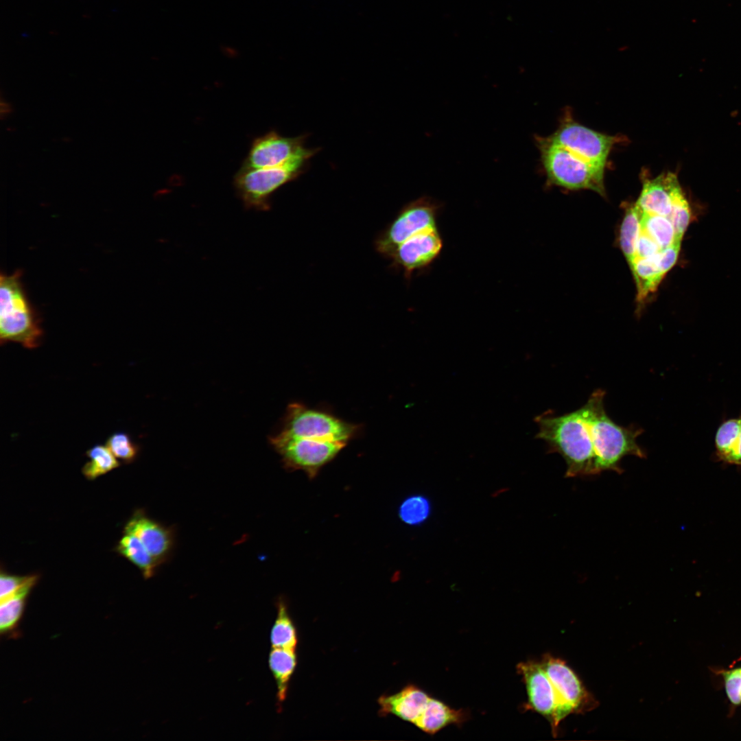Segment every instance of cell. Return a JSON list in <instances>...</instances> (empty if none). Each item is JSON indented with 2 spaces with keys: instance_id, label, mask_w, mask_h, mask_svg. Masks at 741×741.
Here are the masks:
<instances>
[{
  "instance_id": "cell-1",
  "label": "cell",
  "mask_w": 741,
  "mask_h": 741,
  "mask_svg": "<svg viewBox=\"0 0 741 741\" xmlns=\"http://www.w3.org/2000/svg\"><path fill=\"white\" fill-rule=\"evenodd\" d=\"M534 421L539 427L536 437L545 442L549 453L563 458L566 478L598 475L592 436L582 407L562 415L545 412Z\"/></svg>"
},
{
  "instance_id": "cell-2",
  "label": "cell",
  "mask_w": 741,
  "mask_h": 741,
  "mask_svg": "<svg viewBox=\"0 0 741 741\" xmlns=\"http://www.w3.org/2000/svg\"><path fill=\"white\" fill-rule=\"evenodd\" d=\"M604 396V390H596L582 408L592 436L597 474L605 471L622 473L620 462L625 456L646 458L645 451L637 443L643 430L633 425L623 427L615 423L605 411Z\"/></svg>"
},
{
  "instance_id": "cell-3",
  "label": "cell",
  "mask_w": 741,
  "mask_h": 741,
  "mask_svg": "<svg viewBox=\"0 0 741 741\" xmlns=\"http://www.w3.org/2000/svg\"><path fill=\"white\" fill-rule=\"evenodd\" d=\"M43 331L37 313L28 300L21 281V272L1 274L0 340L16 342L27 349L38 347Z\"/></svg>"
},
{
  "instance_id": "cell-4",
  "label": "cell",
  "mask_w": 741,
  "mask_h": 741,
  "mask_svg": "<svg viewBox=\"0 0 741 741\" xmlns=\"http://www.w3.org/2000/svg\"><path fill=\"white\" fill-rule=\"evenodd\" d=\"M549 183L572 190L590 189L605 196L604 168L596 166L546 138H537Z\"/></svg>"
},
{
  "instance_id": "cell-5",
  "label": "cell",
  "mask_w": 741,
  "mask_h": 741,
  "mask_svg": "<svg viewBox=\"0 0 741 741\" xmlns=\"http://www.w3.org/2000/svg\"><path fill=\"white\" fill-rule=\"evenodd\" d=\"M309 159L298 157L277 167L240 168L233 180L237 197L248 209L269 210L273 193L303 174L307 169Z\"/></svg>"
},
{
  "instance_id": "cell-6",
  "label": "cell",
  "mask_w": 741,
  "mask_h": 741,
  "mask_svg": "<svg viewBox=\"0 0 741 741\" xmlns=\"http://www.w3.org/2000/svg\"><path fill=\"white\" fill-rule=\"evenodd\" d=\"M359 429L358 425L344 421L327 412L293 403L287 408L281 430L274 436L347 443L357 435Z\"/></svg>"
},
{
  "instance_id": "cell-7",
  "label": "cell",
  "mask_w": 741,
  "mask_h": 741,
  "mask_svg": "<svg viewBox=\"0 0 741 741\" xmlns=\"http://www.w3.org/2000/svg\"><path fill=\"white\" fill-rule=\"evenodd\" d=\"M438 209V204L427 197H421L407 204L376 238V250L390 259L404 241L421 232L437 227Z\"/></svg>"
},
{
  "instance_id": "cell-8",
  "label": "cell",
  "mask_w": 741,
  "mask_h": 741,
  "mask_svg": "<svg viewBox=\"0 0 741 741\" xmlns=\"http://www.w3.org/2000/svg\"><path fill=\"white\" fill-rule=\"evenodd\" d=\"M269 440L281 456L286 469L303 471L309 479H314L346 445L344 442L276 436H270Z\"/></svg>"
},
{
  "instance_id": "cell-9",
  "label": "cell",
  "mask_w": 741,
  "mask_h": 741,
  "mask_svg": "<svg viewBox=\"0 0 741 741\" xmlns=\"http://www.w3.org/2000/svg\"><path fill=\"white\" fill-rule=\"evenodd\" d=\"M541 663L556 694L558 725L572 714H585L598 706V702L565 661L545 654Z\"/></svg>"
},
{
  "instance_id": "cell-10",
  "label": "cell",
  "mask_w": 741,
  "mask_h": 741,
  "mask_svg": "<svg viewBox=\"0 0 741 741\" xmlns=\"http://www.w3.org/2000/svg\"><path fill=\"white\" fill-rule=\"evenodd\" d=\"M307 135L283 137L272 130L255 139L241 168L256 169L277 167L298 157L311 158L318 148L305 146Z\"/></svg>"
},
{
  "instance_id": "cell-11",
  "label": "cell",
  "mask_w": 741,
  "mask_h": 741,
  "mask_svg": "<svg viewBox=\"0 0 741 741\" xmlns=\"http://www.w3.org/2000/svg\"><path fill=\"white\" fill-rule=\"evenodd\" d=\"M546 139L588 162L604 168L616 137L585 127L572 119H565Z\"/></svg>"
},
{
  "instance_id": "cell-12",
  "label": "cell",
  "mask_w": 741,
  "mask_h": 741,
  "mask_svg": "<svg viewBox=\"0 0 741 741\" xmlns=\"http://www.w3.org/2000/svg\"><path fill=\"white\" fill-rule=\"evenodd\" d=\"M522 676L527 694V709L542 715L550 722L554 736L558 731L557 723L558 702L554 687L541 662L528 661L517 666Z\"/></svg>"
},
{
  "instance_id": "cell-13",
  "label": "cell",
  "mask_w": 741,
  "mask_h": 741,
  "mask_svg": "<svg viewBox=\"0 0 741 741\" xmlns=\"http://www.w3.org/2000/svg\"><path fill=\"white\" fill-rule=\"evenodd\" d=\"M443 239L436 228L421 232L401 243L390 259L394 268L401 269L406 278L427 268L439 256Z\"/></svg>"
},
{
  "instance_id": "cell-14",
  "label": "cell",
  "mask_w": 741,
  "mask_h": 741,
  "mask_svg": "<svg viewBox=\"0 0 741 741\" xmlns=\"http://www.w3.org/2000/svg\"><path fill=\"white\" fill-rule=\"evenodd\" d=\"M124 531L137 536L160 565L170 557L174 545L172 530L136 510L126 523Z\"/></svg>"
},
{
  "instance_id": "cell-15",
  "label": "cell",
  "mask_w": 741,
  "mask_h": 741,
  "mask_svg": "<svg viewBox=\"0 0 741 741\" xmlns=\"http://www.w3.org/2000/svg\"><path fill=\"white\" fill-rule=\"evenodd\" d=\"M683 196L677 175L666 172L644 180L635 204L644 213L670 217L674 204Z\"/></svg>"
},
{
  "instance_id": "cell-16",
  "label": "cell",
  "mask_w": 741,
  "mask_h": 741,
  "mask_svg": "<svg viewBox=\"0 0 741 741\" xmlns=\"http://www.w3.org/2000/svg\"><path fill=\"white\" fill-rule=\"evenodd\" d=\"M430 696L418 687L409 685L399 692L381 696L378 699L379 714H393L414 724L424 710Z\"/></svg>"
},
{
  "instance_id": "cell-17",
  "label": "cell",
  "mask_w": 741,
  "mask_h": 741,
  "mask_svg": "<svg viewBox=\"0 0 741 741\" xmlns=\"http://www.w3.org/2000/svg\"><path fill=\"white\" fill-rule=\"evenodd\" d=\"M466 719L467 714L462 709H452L443 702L430 697L414 725L425 733L434 734L449 725L461 724Z\"/></svg>"
},
{
  "instance_id": "cell-18",
  "label": "cell",
  "mask_w": 741,
  "mask_h": 741,
  "mask_svg": "<svg viewBox=\"0 0 741 741\" xmlns=\"http://www.w3.org/2000/svg\"><path fill=\"white\" fill-rule=\"evenodd\" d=\"M657 255L647 258L636 257L630 266L635 281L637 301L639 303H643L657 289L665 276L659 266Z\"/></svg>"
},
{
  "instance_id": "cell-19",
  "label": "cell",
  "mask_w": 741,
  "mask_h": 741,
  "mask_svg": "<svg viewBox=\"0 0 741 741\" xmlns=\"http://www.w3.org/2000/svg\"><path fill=\"white\" fill-rule=\"evenodd\" d=\"M115 550L137 566L145 578L153 576L159 566L140 539L130 532H123Z\"/></svg>"
},
{
  "instance_id": "cell-20",
  "label": "cell",
  "mask_w": 741,
  "mask_h": 741,
  "mask_svg": "<svg viewBox=\"0 0 741 741\" xmlns=\"http://www.w3.org/2000/svg\"><path fill=\"white\" fill-rule=\"evenodd\" d=\"M297 664L296 650L272 648L269 657V666L277 685L279 704L285 699L288 683Z\"/></svg>"
},
{
  "instance_id": "cell-21",
  "label": "cell",
  "mask_w": 741,
  "mask_h": 741,
  "mask_svg": "<svg viewBox=\"0 0 741 741\" xmlns=\"http://www.w3.org/2000/svg\"><path fill=\"white\" fill-rule=\"evenodd\" d=\"M38 574L29 575L27 580L14 593L1 600L0 628L7 632L12 629L20 619L25 599L38 581Z\"/></svg>"
},
{
  "instance_id": "cell-22",
  "label": "cell",
  "mask_w": 741,
  "mask_h": 741,
  "mask_svg": "<svg viewBox=\"0 0 741 741\" xmlns=\"http://www.w3.org/2000/svg\"><path fill=\"white\" fill-rule=\"evenodd\" d=\"M643 212L635 204L627 208L620 230V246L629 266L636 258Z\"/></svg>"
},
{
  "instance_id": "cell-23",
  "label": "cell",
  "mask_w": 741,
  "mask_h": 741,
  "mask_svg": "<svg viewBox=\"0 0 741 741\" xmlns=\"http://www.w3.org/2000/svg\"><path fill=\"white\" fill-rule=\"evenodd\" d=\"M641 226L661 250L681 243L682 237L678 235L670 217L643 213Z\"/></svg>"
},
{
  "instance_id": "cell-24",
  "label": "cell",
  "mask_w": 741,
  "mask_h": 741,
  "mask_svg": "<svg viewBox=\"0 0 741 741\" xmlns=\"http://www.w3.org/2000/svg\"><path fill=\"white\" fill-rule=\"evenodd\" d=\"M277 606V617L270 633L272 647L296 650L298 643L296 627L285 602L279 600Z\"/></svg>"
},
{
  "instance_id": "cell-25",
  "label": "cell",
  "mask_w": 741,
  "mask_h": 741,
  "mask_svg": "<svg viewBox=\"0 0 741 741\" xmlns=\"http://www.w3.org/2000/svg\"><path fill=\"white\" fill-rule=\"evenodd\" d=\"M89 458L82 469L83 475L89 480L110 472L120 465L119 460L112 454L107 446L95 445L86 451Z\"/></svg>"
},
{
  "instance_id": "cell-26",
  "label": "cell",
  "mask_w": 741,
  "mask_h": 741,
  "mask_svg": "<svg viewBox=\"0 0 741 741\" xmlns=\"http://www.w3.org/2000/svg\"><path fill=\"white\" fill-rule=\"evenodd\" d=\"M432 512L430 499L423 494L408 496L400 504L398 516L400 520L411 526H419L426 522Z\"/></svg>"
},
{
  "instance_id": "cell-27",
  "label": "cell",
  "mask_w": 741,
  "mask_h": 741,
  "mask_svg": "<svg viewBox=\"0 0 741 741\" xmlns=\"http://www.w3.org/2000/svg\"><path fill=\"white\" fill-rule=\"evenodd\" d=\"M741 427V418L724 421L718 428L716 437V454L719 460L729 464Z\"/></svg>"
},
{
  "instance_id": "cell-28",
  "label": "cell",
  "mask_w": 741,
  "mask_h": 741,
  "mask_svg": "<svg viewBox=\"0 0 741 741\" xmlns=\"http://www.w3.org/2000/svg\"><path fill=\"white\" fill-rule=\"evenodd\" d=\"M106 445L117 459L125 464L134 461L139 451L137 444L127 433L123 432L110 435L106 439Z\"/></svg>"
},
{
  "instance_id": "cell-29",
  "label": "cell",
  "mask_w": 741,
  "mask_h": 741,
  "mask_svg": "<svg viewBox=\"0 0 741 741\" xmlns=\"http://www.w3.org/2000/svg\"><path fill=\"white\" fill-rule=\"evenodd\" d=\"M725 691L729 701L733 705L741 703V668L725 671L722 673Z\"/></svg>"
},
{
  "instance_id": "cell-30",
  "label": "cell",
  "mask_w": 741,
  "mask_h": 741,
  "mask_svg": "<svg viewBox=\"0 0 741 741\" xmlns=\"http://www.w3.org/2000/svg\"><path fill=\"white\" fill-rule=\"evenodd\" d=\"M27 576H18L8 574L1 570L0 574V598L1 600L14 593L28 578Z\"/></svg>"
},
{
  "instance_id": "cell-31",
  "label": "cell",
  "mask_w": 741,
  "mask_h": 741,
  "mask_svg": "<svg viewBox=\"0 0 741 741\" xmlns=\"http://www.w3.org/2000/svg\"><path fill=\"white\" fill-rule=\"evenodd\" d=\"M661 250V249L658 244L642 231L641 228V232L636 246V257H650L657 255Z\"/></svg>"
},
{
  "instance_id": "cell-32",
  "label": "cell",
  "mask_w": 741,
  "mask_h": 741,
  "mask_svg": "<svg viewBox=\"0 0 741 741\" xmlns=\"http://www.w3.org/2000/svg\"><path fill=\"white\" fill-rule=\"evenodd\" d=\"M11 111H12V108H11L10 104H8L7 102L3 103L1 102V116H3V115L7 116L11 113Z\"/></svg>"
},
{
  "instance_id": "cell-33",
  "label": "cell",
  "mask_w": 741,
  "mask_h": 741,
  "mask_svg": "<svg viewBox=\"0 0 741 741\" xmlns=\"http://www.w3.org/2000/svg\"><path fill=\"white\" fill-rule=\"evenodd\" d=\"M740 416L741 418V415ZM736 465L741 467V427H740V444H739L738 451V457H737Z\"/></svg>"
}]
</instances>
